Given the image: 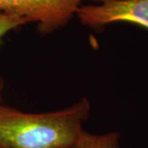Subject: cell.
I'll use <instances>...</instances> for the list:
<instances>
[{
	"label": "cell",
	"mask_w": 148,
	"mask_h": 148,
	"mask_svg": "<svg viewBox=\"0 0 148 148\" xmlns=\"http://www.w3.org/2000/svg\"><path fill=\"white\" fill-rule=\"evenodd\" d=\"M29 22L30 21L23 16L0 11V43L6 34ZM3 87L4 82L0 77V103L2 102V93Z\"/></svg>",
	"instance_id": "cell-5"
},
{
	"label": "cell",
	"mask_w": 148,
	"mask_h": 148,
	"mask_svg": "<svg viewBox=\"0 0 148 148\" xmlns=\"http://www.w3.org/2000/svg\"><path fill=\"white\" fill-rule=\"evenodd\" d=\"M82 5L76 15L86 27L101 30L114 22H129L148 29V0H95Z\"/></svg>",
	"instance_id": "cell-3"
},
{
	"label": "cell",
	"mask_w": 148,
	"mask_h": 148,
	"mask_svg": "<svg viewBox=\"0 0 148 148\" xmlns=\"http://www.w3.org/2000/svg\"><path fill=\"white\" fill-rule=\"evenodd\" d=\"M82 99L63 110L31 114L0 103V148H71L89 116Z\"/></svg>",
	"instance_id": "cell-1"
},
{
	"label": "cell",
	"mask_w": 148,
	"mask_h": 148,
	"mask_svg": "<svg viewBox=\"0 0 148 148\" xmlns=\"http://www.w3.org/2000/svg\"><path fill=\"white\" fill-rule=\"evenodd\" d=\"M119 139L120 134L118 132L97 135L83 129L71 148H121Z\"/></svg>",
	"instance_id": "cell-4"
},
{
	"label": "cell",
	"mask_w": 148,
	"mask_h": 148,
	"mask_svg": "<svg viewBox=\"0 0 148 148\" xmlns=\"http://www.w3.org/2000/svg\"><path fill=\"white\" fill-rule=\"evenodd\" d=\"M86 0H0V11L36 22L39 31L49 34L69 23Z\"/></svg>",
	"instance_id": "cell-2"
}]
</instances>
